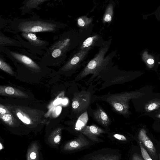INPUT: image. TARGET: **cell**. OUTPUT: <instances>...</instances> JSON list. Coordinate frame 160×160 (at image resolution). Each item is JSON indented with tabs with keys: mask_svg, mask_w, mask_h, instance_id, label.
I'll return each mask as SVG.
<instances>
[{
	"mask_svg": "<svg viewBox=\"0 0 160 160\" xmlns=\"http://www.w3.org/2000/svg\"><path fill=\"white\" fill-rule=\"evenodd\" d=\"M110 40L107 42L101 47L98 52L90 61L82 71L78 75L76 79L79 81L88 75L92 74V77L88 81H92L94 79L101 75L108 69L112 59L115 55L114 52L105 57L111 43Z\"/></svg>",
	"mask_w": 160,
	"mask_h": 160,
	"instance_id": "6da1fadb",
	"label": "cell"
},
{
	"mask_svg": "<svg viewBox=\"0 0 160 160\" xmlns=\"http://www.w3.org/2000/svg\"><path fill=\"white\" fill-rule=\"evenodd\" d=\"M143 95V93L138 91L125 92L110 94L104 100L111 105L114 111L124 115L129 113V100Z\"/></svg>",
	"mask_w": 160,
	"mask_h": 160,
	"instance_id": "7a4b0ae2",
	"label": "cell"
},
{
	"mask_svg": "<svg viewBox=\"0 0 160 160\" xmlns=\"http://www.w3.org/2000/svg\"><path fill=\"white\" fill-rule=\"evenodd\" d=\"M20 31L23 32H51L55 30V24L41 21H31L21 23L18 26Z\"/></svg>",
	"mask_w": 160,
	"mask_h": 160,
	"instance_id": "3957f363",
	"label": "cell"
},
{
	"mask_svg": "<svg viewBox=\"0 0 160 160\" xmlns=\"http://www.w3.org/2000/svg\"><path fill=\"white\" fill-rule=\"evenodd\" d=\"M90 92L85 91L78 92L74 96L72 107L78 114L84 111L89 106L91 102Z\"/></svg>",
	"mask_w": 160,
	"mask_h": 160,
	"instance_id": "277c9868",
	"label": "cell"
},
{
	"mask_svg": "<svg viewBox=\"0 0 160 160\" xmlns=\"http://www.w3.org/2000/svg\"><path fill=\"white\" fill-rule=\"evenodd\" d=\"M91 48L78 50L67 63L66 67L68 69H76L81 65L86 58Z\"/></svg>",
	"mask_w": 160,
	"mask_h": 160,
	"instance_id": "5b68a950",
	"label": "cell"
},
{
	"mask_svg": "<svg viewBox=\"0 0 160 160\" xmlns=\"http://www.w3.org/2000/svg\"><path fill=\"white\" fill-rule=\"evenodd\" d=\"M138 138L147 149L150 153L153 159L157 158L156 151L153 142L150 139L146 134V132L144 129H141L138 133Z\"/></svg>",
	"mask_w": 160,
	"mask_h": 160,
	"instance_id": "8992f818",
	"label": "cell"
},
{
	"mask_svg": "<svg viewBox=\"0 0 160 160\" xmlns=\"http://www.w3.org/2000/svg\"><path fill=\"white\" fill-rule=\"evenodd\" d=\"M93 115L94 119L103 126H108L111 122L108 116L101 107L98 108L94 112Z\"/></svg>",
	"mask_w": 160,
	"mask_h": 160,
	"instance_id": "52a82bcc",
	"label": "cell"
},
{
	"mask_svg": "<svg viewBox=\"0 0 160 160\" xmlns=\"http://www.w3.org/2000/svg\"><path fill=\"white\" fill-rule=\"evenodd\" d=\"M11 54L15 59L25 65L32 68H38L37 64L27 56L15 52H12Z\"/></svg>",
	"mask_w": 160,
	"mask_h": 160,
	"instance_id": "ba28073f",
	"label": "cell"
},
{
	"mask_svg": "<svg viewBox=\"0 0 160 160\" xmlns=\"http://www.w3.org/2000/svg\"><path fill=\"white\" fill-rule=\"evenodd\" d=\"M88 120L87 111L83 112L78 119L75 125V129L77 131L82 130L86 126Z\"/></svg>",
	"mask_w": 160,
	"mask_h": 160,
	"instance_id": "9c48e42d",
	"label": "cell"
},
{
	"mask_svg": "<svg viewBox=\"0 0 160 160\" xmlns=\"http://www.w3.org/2000/svg\"><path fill=\"white\" fill-rule=\"evenodd\" d=\"M98 35H94L87 38L79 48V50L91 48L95 44L99 39Z\"/></svg>",
	"mask_w": 160,
	"mask_h": 160,
	"instance_id": "30bf717a",
	"label": "cell"
},
{
	"mask_svg": "<svg viewBox=\"0 0 160 160\" xmlns=\"http://www.w3.org/2000/svg\"><path fill=\"white\" fill-rule=\"evenodd\" d=\"M114 14V5L110 2L107 6L103 17V21L104 23L110 22L112 19Z\"/></svg>",
	"mask_w": 160,
	"mask_h": 160,
	"instance_id": "8fae6325",
	"label": "cell"
},
{
	"mask_svg": "<svg viewBox=\"0 0 160 160\" xmlns=\"http://www.w3.org/2000/svg\"><path fill=\"white\" fill-rule=\"evenodd\" d=\"M130 76L128 74L119 75L114 77L106 82L107 86L124 82L129 79Z\"/></svg>",
	"mask_w": 160,
	"mask_h": 160,
	"instance_id": "7c38bea8",
	"label": "cell"
},
{
	"mask_svg": "<svg viewBox=\"0 0 160 160\" xmlns=\"http://www.w3.org/2000/svg\"><path fill=\"white\" fill-rule=\"evenodd\" d=\"M82 130L85 134L93 135H97L103 132L102 129L95 125L86 126Z\"/></svg>",
	"mask_w": 160,
	"mask_h": 160,
	"instance_id": "4fadbf2b",
	"label": "cell"
},
{
	"mask_svg": "<svg viewBox=\"0 0 160 160\" xmlns=\"http://www.w3.org/2000/svg\"><path fill=\"white\" fill-rule=\"evenodd\" d=\"M92 18H88L86 16H82L79 17L77 20L78 26L81 28H85L88 27L92 22Z\"/></svg>",
	"mask_w": 160,
	"mask_h": 160,
	"instance_id": "5bb4252c",
	"label": "cell"
},
{
	"mask_svg": "<svg viewBox=\"0 0 160 160\" xmlns=\"http://www.w3.org/2000/svg\"><path fill=\"white\" fill-rule=\"evenodd\" d=\"M23 36L35 45H40L43 43V41L38 39L36 35L32 33H22Z\"/></svg>",
	"mask_w": 160,
	"mask_h": 160,
	"instance_id": "9a60e30c",
	"label": "cell"
},
{
	"mask_svg": "<svg viewBox=\"0 0 160 160\" xmlns=\"http://www.w3.org/2000/svg\"><path fill=\"white\" fill-rule=\"evenodd\" d=\"M160 107V101L155 100L148 102L145 106V109L148 112L153 111Z\"/></svg>",
	"mask_w": 160,
	"mask_h": 160,
	"instance_id": "2e32d148",
	"label": "cell"
},
{
	"mask_svg": "<svg viewBox=\"0 0 160 160\" xmlns=\"http://www.w3.org/2000/svg\"><path fill=\"white\" fill-rule=\"evenodd\" d=\"M140 147L141 149V154L142 158L144 160H152L146 150L142 146L141 142H140Z\"/></svg>",
	"mask_w": 160,
	"mask_h": 160,
	"instance_id": "e0dca14e",
	"label": "cell"
},
{
	"mask_svg": "<svg viewBox=\"0 0 160 160\" xmlns=\"http://www.w3.org/2000/svg\"><path fill=\"white\" fill-rule=\"evenodd\" d=\"M0 62V68L1 69L9 73L12 72L10 68L5 62L1 59Z\"/></svg>",
	"mask_w": 160,
	"mask_h": 160,
	"instance_id": "ac0fdd59",
	"label": "cell"
},
{
	"mask_svg": "<svg viewBox=\"0 0 160 160\" xmlns=\"http://www.w3.org/2000/svg\"><path fill=\"white\" fill-rule=\"evenodd\" d=\"M17 114L19 118L24 123L27 124L30 123V120L26 117L23 116L20 112H18Z\"/></svg>",
	"mask_w": 160,
	"mask_h": 160,
	"instance_id": "d6986e66",
	"label": "cell"
},
{
	"mask_svg": "<svg viewBox=\"0 0 160 160\" xmlns=\"http://www.w3.org/2000/svg\"><path fill=\"white\" fill-rule=\"evenodd\" d=\"M146 56H145L144 55V57H145L146 58L144 59L145 60V61L146 63L149 66H152L153 65L154 63V60L153 58H152V57L151 56L149 55H145Z\"/></svg>",
	"mask_w": 160,
	"mask_h": 160,
	"instance_id": "ffe728a7",
	"label": "cell"
},
{
	"mask_svg": "<svg viewBox=\"0 0 160 160\" xmlns=\"http://www.w3.org/2000/svg\"><path fill=\"white\" fill-rule=\"evenodd\" d=\"M62 53L61 50L59 48H56L53 51L51 55L53 58H57L60 56Z\"/></svg>",
	"mask_w": 160,
	"mask_h": 160,
	"instance_id": "44dd1931",
	"label": "cell"
},
{
	"mask_svg": "<svg viewBox=\"0 0 160 160\" xmlns=\"http://www.w3.org/2000/svg\"><path fill=\"white\" fill-rule=\"evenodd\" d=\"M2 119L6 122L10 123L12 122V118L11 115L9 114H6L3 116Z\"/></svg>",
	"mask_w": 160,
	"mask_h": 160,
	"instance_id": "7402d4cb",
	"label": "cell"
},
{
	"mask_svg": "<svg viewBox=\"0 0 160 160\" xmlns=\"http://www.w3.org/2000/svg\"><path fill=\"white\" fill-rule=\"evenodd\" d=\"M6 93L9 95H12L14 93L15 90L11 87H7L5 90Z\"/></svg>",
	"mask_w": 160,
	"mask_h": 160,
	"instance_id": "603a6c76",
	"label": "cell"
},
{
	"mask_svg": "<svg viewBox=\"0 0 160 160\" xmlns=\"http://www.w3.org/2000/svg\"><path fill=\"white\" fill-rule=\"evenodd\" d=\"M114 137L117 139L122 141H126V138L123 135L116 134L113 135Z\"/></svg>",
	"mask_w": 160,
	"mask_h": 160,
	"instance_id": "cb8c5ba5",
	"label": "cell"
},
{
	"mask_svg": "<svg viewBox=\"0 0 160 160\" xmlns=\"http://www.w3.org/2000/svg\"><path fill=\"white\" fill-rule=\"evenodd\" d=\"M69 145L72 148H76L79 146L80 143L77 141H74L70 142Z\"/></svg>",
	"mask_w": 160,
	"mask_h": 160,
	"instance_id": "d4e9b609",
	"label": "cell"
},
{
	"mask_svg": "<svg viewBox=\"0 0 160 160\" xmlns=\"http://www.w3.org/2000/svg\"><path fill=\"white\" fill-rule=\"evenodd\" d=\"M155 15L157 20L160 21V6L156 11Z\"/></svg>",
	"mask_w": 160,
	"mask_h": 160,
	"instance_id": "484cf974",
	"label": "cell"
},
{
	"mask_svg": "<svg viewBox=\"0 0 160 160\" xmlns=\"http://www.w3.org/2000/svg\"><path fill=\"white\" fill-rule=\"evenodd\" d=\"M132 160H144L138 155L135 153L132 157Z\"/></svg>",
	"mask_w": 160,
	"mask_h": 160,
	"instance_id": "4316f807",
	"label": "cell"
},
{
	"mask_svg": "<svg viewBox=\"0 0 160 160\" xmlns=\"http://www.w3.org/2000/svg\"><path fill=\"white\" fill-rule=\"evenodd\" d=\"M62 99L61 98H59L56 99L53 102V104L54 105H57L61 103H62Z\"/></svg>",
	"mask_w": 160,
	"mask_h": 160,
	"instance_id": "83f0119b",
	"label": "cell"
},
{
	"mask_svg": "<svg viewBox=\"0 0 160 160\" xmlns=\"http://www.w3.org/2000/svg\"><path fill=\"white\" fill-rule=\"evenodd\" d=\"M61 137L59 135L56 136L54 138V141L55 143L58 142L60 140Z\"/></svg>",
	"mask_w": 160,
	"mask_h": 160,
	"instance_id": "f1b7e54d",
	"label": "cell"
},
{
	"mask_svg": "<svg viewBox=\"0 0 160 160\" xmlns=\"http://www.w3.org/2000/svg\"><path fill=\"white\" fill-rule=\"evenodd\" d=\"M62 108L61 107L58 106L56 109V112L58 115L59 114L61 111Z\"/></svg>",
	"mask_w": 160,
	"mask_h": 160,
	"instance_id": "f546056e",
	"label": "cell"
},
{
	"mask_svg": "<svg viewBox=\"0 0 160 160\" xmlns=\"http://www.w3.org/2000/svg\"><path fill=\"white\" fill-rule=\"evenodd\" d=\"M30 157L32 159H34L36 157V155L34 152H32L30 155Z\"/></svg>",
	"mask_w": 160,
	"mask_h": 160,
	"instance_id": "4dcf8cb0",
	"label": "cell"
},
{
	"mask_svg": "<svg viewBox=\"0 0 160 160\" xmlns=\"http://www.w3.org/2000/svg\"><path fill=\"white\" fill-rule=\"evenodd\" d=\"M6 112V110L1 108H0V113L1 114H3L5 113Z\"/></svg>",
	"mask_w": 160,
	"mask_h": 160,
	"instance_id": "1f68e13d",
	"label": "cell"
},
{
	"mask_svg": "<svg viewBox=\"0 0 160 160\" xmlns=\"http://www.w3.org/2000/svg\"><path fill=\"white\" fill-rule=\"evenodd\" d=\"M68 102V100L67 99H64L62 100V103L63 105H66Z\"/></svg>",
	"mask_w": 160,
	"mask_h": 160,
	"instance_id": "d6a6232c",
	"label": "cell"
},
{
	"mask_svg": "<svg viewBox=\"0 0 160 160\" xmlns=\"http://www.w3.org/2000/svg\"><path fill=\"white\" fill-rule=\"evenodd\" d=\"M0 149L1 150L2 148V145L1 143H0Z\"/></svg>",
	"mask_w": 160,
	"mask_h": 160,
	"instance_id": "836d02e7",
	"label": "cell"
},
{
	"mask_svg": "<svg viewBox=\"0 0 160 160\" xmlns=\"http://www.w3.org/2000/svg\"><path fill=\"white\" fill-rule=\"evenodd\" d=\"M158 160H160V153L158 155Z\"/></svg>",
	"mask_w": 160,
	"mask_h": 160,
	"instance_id": "e575fe53",
	"label": "cell"
},
{
	"mask_svg": "<svg viewBox=\"0 0 160 160\" xmlns=\"http://www.w3.org/2000/svg\"><path fill=\"white\" fill-rule=\"evenodd\" d=\"M158 117L160 118V114L159 115Z\"/></svg>",
	"mask_w": 160,
	"mask_h": 160,
	"instance_id": "d590c367",
	"label": "cell"
}]
</instances>
